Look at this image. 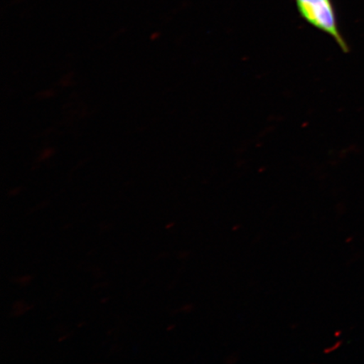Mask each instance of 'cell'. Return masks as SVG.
<instances>
[{
	"mask_svg": "<svg viewBox=\"0 0 364 364\" xmlns=\"http://www.w3.org/2000/svg\"><path fill=\"white\" fill-rule=\"evenodd\" d=\"M299 16L309 25L333 39L341 51L348 53L349 46L341 35L338 16L332 0H294Z\"/></svg>",
	"mask_w": 364,
	"mask_h": 364,
	"instance_id": "cell-1",
	"label": "cell"
}]
</instances>
